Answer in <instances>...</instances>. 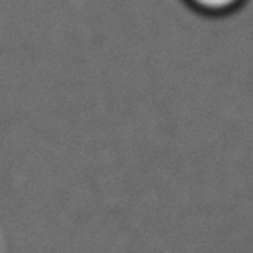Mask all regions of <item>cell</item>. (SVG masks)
Returning <instances> with one entry per match:
<instances>
[{"label":"cell","mask_w":253,"mask_h":253,"mask_svg":"<svg viewBox=\"0 0 253 253\" xmlns=\"http://www.w3.org/2000/svg\"><path fill=\"white\" fill-rule=\"evenodd\" d=\"M190 12L208 18V20H223L241 12L249 0H180Z\"/></svg>","instance_id":"1"}]
</instances>
